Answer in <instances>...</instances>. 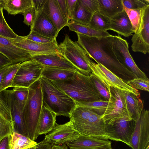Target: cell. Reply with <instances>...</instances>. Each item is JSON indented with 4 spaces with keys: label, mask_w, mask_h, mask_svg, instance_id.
Masks as SVG:
<instances>
[{
    "label": "cell",
    "mask_w": 149,
    "mask_h": 149,
    "mask_svg": "<svg viewBox=\"0 0 149 149\" xmlns=\"http://www.w3.org/2000/svg\"><path fill=\"white\" fill-rule=\"evenodd\" d=\"M57 115L47 107L43 105L39 118L38 134H46L55 126Z\"/></svg>",
    "instance_id": "603a6c76"
},
{
    "label": "cell",
    "mask_w": 149,
    "mask_h": 149,
    "mask_svg": "<svg viewBox=\"0 0 149 149\" xmlns=\"http://www.w3.org/2000/svg\"><path fill=\"white\" fill-rule=\"evenodd\" d=\"M45 138L51 145L66 144L77 138L80 134L72 127L70 121L63 124L56 123Z\"/></svg>",
    "instance_id": "5bb4252c"
},
{
    "label": "cell",
    "mask_w": 149,
    "mask_h": 149,
    "mask_svg": "<svg viewBox=\"0 0 149 149\" xmlns=\"http://www.w3.org/2000/svg\"><path fill=\"white\" fill-rule=\"evenodd\" d=\"M113 149L112 148H102V149Z\"/></svg>",
    "instance_id": "9f6ffc18"
},
{
    "label": "cell",
    "mask_w": 149,
    "mask_h": 149,
    "mask_svg": "<svg viewBox=\"0 0 149 149\" xmlns=\"http://www.w3.org/2000/svg\"><path fill=\"white\" fill-rule=\"evenodd\" d=\"M30 31H34L45 36L56 39V30L43 8L36 10Z\"/></svg>",
    "instance_id": "e0dca14e"
},
{
    "label": "cell",
    "mask_w": 149,
    "mask_h": 149,
    "mask_svg": "<svg viewBox=\"0 0 149 149\" xmlns=\"http://www.w3.org/2000/svg\"><path fill=\"white\" fill-rule=\"evenodd\" d=\"M124 10L126 12L131 22L132 30L134 33L139 24L140 17V10H132L128 9L123 6Z\"/></svg>",
    "instance_id": "b9f144b4"
},
{
    "label": "cell",
    "mask_w": 149,
    "mask_h": 149,
    "mask_svg": "<svg viewBox=\"0 0 149 149\" xmlns=\"http://www.w3.org/2000/svg\"><path fill=\"white\" fill-rule=\"evenodd\" d=\"M49 149H69L66 144L61 145H52Z\"/></svg>",
    "instance_id": "f5cc1de1"
},
{
    "label": "cell",
    "mask_w": 149,
    "mask_h": 149,
    "mask_svg": "<svg viewBox=\"0 0 149 149\" xmlns=\"http://www.w3.org/2000/svg\"><path fill=\"white\" fill-rule=\"evenodd\" d=\"M2 4L0 5V35L6 38H15L17 35L9 26L4 17Z\"/></svg>",
    "instance_id": "d590c367"
},
{
    "label": "cell",
    "mask_w": 149,
    "mask_h": 149,
    "mask_svg": "<svg viewBox=\"0 0 149 149\" xmlns=\"http://www.w3.org/2000/svg\"><path fill=\"white\" fill-rule=\"evenodd\" d=\"M109 37L113 50L120 63L138 78L148 79L134 61L129 52L127 41L119 35H111Z\"/></svg>",
    "instance_id": "30bf717a"
},
{
    "label": "cell",
    "mask_w": 149,
    "mask_h": 149,
    "mask_svg": "<svg viewBox=\"0 0 149 149\" xmlns=\"http://www.w3.org/2000/svg\"><path fill=\"white\" fill-rule=\"evenodd\" d=\"M6 90H2L0 88V116L9 122L13 127L10 107L6 96Z\"/></svg>",
    "instance_id": "d6a6232c"
},
{
    "label": "cell",
    "mask_w": 149,
    "mask_h": 149,
    "mask_svg": "<svg viewBox=\"0 0 149 149\" xmlns=\"http://www.w3.org/2000/svg\"><path fill=\"white\" fill-rule=\"evenodd\" d=\"M109 91L113 102L111 107L101 117L104 123L112 125L120 120H132L127 109L125 91L111 86Z\"/></svg>",
    "instance_id": "52a82bcc"
},
{
    "label": "cell",
    "mask_w": 149,
    "mask_h": 149,
    "mask_svg": "<svg viewBox=\"0 0 149 149\" xmlns=\"http://www.w3.org/2000/svg\"><path fill=\"white\" fill-rule=\"evenodd\" d=\"M98 11L109 18L123 11L122 0H98Z\"/></svg>",
    "instance_id": "484cf974"
},
{
    "label": "cell",
    "mask_w": 149,
    "mask_h": 149,
    "mask_svg": "<svg viewBox=\"0 0 149 149\" xmlns=\"http://www.w3.org/2000/svg\"><path fill=\"white\" fill-rule=\"evenodd\" d=\"M93 14L84 8L79 0H77L73 17L70 21L89 26Z\"/></svg>",
    "instance_id": "f546056e"
},
{
    "label": "cell",
    "mask_w": 149,
    "mask_h": 149,
    "mask_svg": "<svg viewBox=\"0 0 149 149\" xmlns=\"http://www.w3.org/2000/svg\"><path fill=\"white\" fill-rule=\"evenodd\" d=\"M44 66L69 69H76L68 61L60 54H34L32 57Z\"/></svg>",
    "instance_id": "7402d4cb"
},
{
    "label": "cell",
    "mask_w": 149,
    "mask_h": 149,
    "mask_svg": "<svg viewBox=\"0 0 149 149\" xmlns=\"http://www.w3.org/2000/svg\"><path fill=\"white\" fill-rule=\"evenodd\" d=\"M76 70L44 66L41 77L51 81L66 80L73 76Z\"/></svg>",
    "instance_id": "d4e9b609"
},
{
    "label": "cell",
    "mask_w": 149,
    "mask_h": 149,
    "mask_svg": "<svg viewBox=\"0 0 149 149\" xmlns=\"http://www.w3.org/2000/svg\"><path fill=\"white\" fill-rule=\"evenodd\" d=\"M138 27L131 39L132 50L144 54L149 52V4L140 10Z\"/></svg>",
    "instance_id": "8fae6325"
},
{
    "label": "cell",
    "mask_w": 149,
    "mask_h": 149,
    "mask_svg": "<svg viewBox=\"0 0 149 149\" xmlns=\"http://www.w3.org/2000/svg\"><path fill=\"white\" fill-rule=\"evenodd\" d=\"M11 135L7 136L0 141V149H10Z\"/></svg>",
    "instance_id": "7dc6e473"
},
{
    "label": "cell",
    "mask_w": 149,
    "mask_h": 149,
    "mask_svg": "<svg viewBox=\"0 0 149 149\" xmlns=\"http://www.w3.org/2000/svg\"><path fill=\"white\" fill-rule=\"evenodd\" d=\"M111 143L108 140L80 135L77 138L66 144L70 149H100L111 148Z\"/></svg>",
    "instance_id": "ac0fdd59"
},
{
    "label": "cell",
    "mask_w": 149,
    "mask_h": 149,
    "mask_svg": "<svg viewBox=\"0 0 149 149\" xmlns=\"http://www.w3.org/2000/svg\"><path fill=\"white\" fill-rule=\"evenodd\" d=\"M12 64L10 60L5 55L0 52V69Z\"/></svg>",
    "instance_id": "c3c4849f"
},
{
    "label": "cell",
    "mask_w": 149,
    "mask_h": 149,
    "mask_svg": "<svg viewBox=\"0 0 149 149\" xmlns=\"http://www.w3.org/2000/svg\"><path fill=\"white\" fill-rule=\"evenodd\" d=\"M11 90L15 101L22 112L28 98L29 88L16 87H14Z\"/></svg>",
    "instance_id": "836d02e7"
},
{
    "label": "cell",
    "mask_w": 149,
    "mask_h": 149,
    "mask_svg": "<svg viewBox=\"0 0 149 149\" xmlns=\"http://www.w3.org/2000/svg\"><path fill=\"white\" fill-rule=\"evenodd\" d=\"M43 9L56 28L58 35L60 31L67 26L68 22L60 11L56 0H47Z\"/></svg>",
    "instance_id": "44dd1931"
},
{
    "label": "cell",
    "mask_w": 149,
    "mask_h": 149,
    "mask_svg": "<svg viewBox=\"0 0 149 149\" xmlns=\"http://www.w3.org/2000/svg\"><path fill=\"white\" fill-rule=\"evenodd\" d=\"M44 66L33 59L21 63L13 81L12 87L29 88L40 79Z\"/></svg>",
    "instance_id": "9c48e42d"
},
{
    "label": "cell",
    "mask_w": 149,
    "mask_h": 149,
    "mask_svg": "<svg viewBox=\"0 0 149 149\" xmlns=\"http://www.w3.org/2000/svg\"><path fill=\"white\" fill-rule=\"evenodd\" d=\"M58 50L77 70L86 75H90L91 73L87 62L88 56L77 41L72 40L66 33L63 41L58 45Z\"/></svg>",
    "instance_id": "8992f818"
},
{
    "label": "cell",
    "mask_w": 149,
    "mask_h": 149,
    "mask_svg": "<svg viewBox=\"0 0 149 149\" xmlns=\"http://www.w3.org/2000/svg\"><path fill=\"white\" fill-rule=\"evenodd\" d=\"M76 33L77 43L88 57L97 63L102 65L126 83L138 78L118 60L113 50L110 36L96 37Z\"/></svg>",
    "instance_id": "6da1fadb"
},
{
    "label": "cell",
    "mask_w": 149,
    "mask_h": 149,
    "mask_svg": "<svg viewBox=\"0 0 149 149\" xmlns=\"http://www.w3.org/2000/svg\"><path fill=\"white\" fill-rule=\"evenodd\" d=\"M84 8L89 12L93 14L99 10L98 0H79Z\"/></svg>",
    "instance_id": "7bdbcfd3"
},
{
    "label": "cell",
    "mask_w": 149,
    "mask_h": 149,
    "mask_svg": "<svg viewBox=\"0 0 149 149\" xmlns=\"http://www.w3.org/2000/svg\"><path fill=\"white\" fill-rule=\"evenodd\" d=\"M123 6L132 10H140L149 4V0H122Z\"/></svg>",
    "instance_id": "ab89813d"
},
{
    "label": "cell",
    "mask_w": 149,
    "mask_h": 149,
    "mask_svg": "<svg viewBox=\"0 0 149 149\" xmlns=\"http://www.w3.org/2000/svg\"><path fill=\"white\" fill-rule=\"evenodd\" d=\"M110 30L127 38L132 35V24L124 10L110 18Z\"/></svg>",
    "instance_id": "ffe728a7"
},
{
    "label": "cell",
    "mask_w": 149,
    "mask_h": 149,
    "mask_svg": "<svg viewBox=\"0 0 149 149\" xmlns=\"http://www.w3.org/2000/svg\"><path fill=\"white\" fill-rule=\"evenodd\" d=\"M21 63L12 64L9 65L1 81L0 88L2 90L12 87L13 81Z\"/></svg>",
    "instance_id": "e575fe53"
},
{
    "label": "cell",
    "mask_w": 149,
    "mask_h": 149,
    "mask_svg": "<svg viewBox=\"0 0 149 149\" xmlns=\"http://www.w3.org/2000/svg\"><path fill=\"white\" fill-rule=\"evenodd\" d=\"M3 9L8 14H23L27 8L33 6L32 0H3Z\"/></svg>",
    "instance_id": "4316f807"
},
{
    "label": "cell",
    "mask_w": 149,
    "mask_h": 149,
    "mask_svg": "<svg viewBox=\"0 0 149 149\" xmlns=\"http://www.w3.org/2000/svg\"><path fill=\"white\" fill-rule=\"evenodd\" d=\"M135 122L133 120L122 119L112 125L106 124L105 130L109 139L121 141L130 146Z\"/></svg>",
    "instance_id": "4fadbf2b"
},
{
    "label": "cell",
    "mask_w": 149,
    "mask_h": 149,
    "mask_svg": "<svg viewBox=\"0 0 149 149\" xmlns=\"http://www.w3.org/2000/svg\"><path fill=\"white\" fill-rule=\"evenodd\" d=\"M0 52L6 56L12 64L22 63L32 59L34 54L20 48L8 38L0 35Z\"/></svg>",
    "instance_id": "2e32d148"
},
{
    "label": "cell",
    "mask_w": 149,
    "mask_h": 149,
    "mask_svg": "<svg viewBox=\"0 0 149 149\" xmlns=\"http://www.w3.org/2000/svg\"><path fill=\"white\" fill-rule=\"evenodd\" d=\"M29 88L28 98L22 113L28 137L34 141L39 136L38 124L43 105L40 79Z\"/></svg>",
    "instance_id": "5b68a950"
},
{
    "label": "cell",
    "mask_w": 149,
    "mask_h": 149,
    "mask_svg": "<svg viewBox=\"0 0 149 149\" xmlns=\"http://www.w3.org/2000/svg\"><path fill=\"white\" fill-rule=\"evenodd\" d=\"M36 10L33 6L26 9L22 14L24 17L23 23L30 26L32 25L36 15Z\"/></svg>",
    "instance_id": "ee69618b"
},
{
    "label": "cell",
    "mask_w": 149,
    "mask_h": 149,
    "mask_svg": "<svg viewBox=\"0 0 149 149\" xmlns=\"http://www.w3.org/2000/svg\"><path fill=\"white\" fill-rule=\"evenodd\" d=\"M17 47L37 54H60L58 50L57 42L48 44L38 43L17 35L15 38H8Z\"/></svg>",
    "instance_id": "9a60e30c"
},
{
    "label": "cell",
    "mask_w": 149,
    "mask_h": 149,
    "mask_svg": "<svg viewBox=\"0 0 149 149\" xmlns=\"http://www.w3.org/2000/svg\"><path fill=\"white\" fill-rule=\"evenodd\" d=\"M90 76L95 88L103 100L109 101L110 97L109 90L94 74L91 73Z\"/></svg>",
    "instance_id": "8d00e7d4"
},
{
    "label": "cell",
    "mask_w": 149,
    "mask_h": 149,
    "mask_svg": "<svg viewBox=\"0 0 149 149\" xmlns=\"http://www.w3.org/2000/svg\"><path fill=\"white\" fill-rule=\"evenodd\" d=\"M69 21L71 20L73 15L77 0H65Z\"/></svg>",
    "instance_id": "f6af8a7d"
},
{
    "label": "cell",
    "mask_w": 149,
    "mask_h": 149,
    "mask_svg": "<svg viewBox=\"0 0 149 149\" xmlns=\"http://www.w3.org/2000/svg\"><path fill=\"white\" fill-rule=\"evenodd\" d=\"M38 144L35 149H49L52 145L45 139Z\"/></svg>",
    "instance_id": "f907efd6"
},
{
    "label": "cell",
    "mask_w": 149,
    "mask_h": 149,
    "mask_svg": "<svg viewBox=\"0 0 149 149\" xmlns=\"http://www.w3.org/2000/svg\"><path fill=\"white\" fill-rule=\"evenodd\" d=\"M11 136L10 149H27L37 143L29 137L15 132Z\"/></svg>",
    "instance_id": "4dcf8cb0"
},
{
    "label": "cell",
    "mask_w": 149,
    "mask_h": 149,
    "mask_svg": "<svg viewBox=\"0 0 149 149\" xmlns=\"http://www.w3.org/2000/svg\"><path fill=\"white\" fill-rule=\"evenodd\" d=\"M91 73L96 77L109 90L110 86L130 92L137 96H140L138 90L132 88L102 64L96 63L89 57L87 60Z\"/></svg>",
    "instance_id": "ba28073f"
},
{
    "label": "cell",
    "mask_w": 149,
    "mask_h": 149,
    "mask_svg": "<svg viewBox=\"0 0 149 149\" xmlns=\"http://www.w3.org/2000/svg\"><path fill=\"white\" fill-rule=\"evenodd\" d=\"M110 96L109 101L101 100L77 104L102 116L106 110L108 109L111 107L113 102V99L110 95Z\"/></svg>",
    "instance_id": "f1b7e54d"
},
{
    "label": "cell",
    "mask_w": 149,
    "mask_h": 149,
    "mask_svg": "<svg viewBox=\"0 0 149 149\" xmlns=\"http://www.w3.org/2000/svg\"><path fill=\"white\" fill-rule=\"evenodd\" d=\"M38 143H37V144L35 146H32V147H31L30 148H27V149H35L37 147V146H38Z\"/></svg>",
    "instance_id": "db71d44e"
},
{
    "label": "cell",
    "mask_w": 149,
    "mask_h": 149,
    "mask_svg": "<svg viewBox=\"0 0 149 149\" xmlns=\"http://www.w3.org/2000/svg\"><path fill=\"white\" fill-rule=\"evenodd\" d=\"M6 90V96L10 107L14 132L28 137L22 111L20 109L14 98L11 90Z\"/></svg>",
    "instance_id": "d6986e66"
},
{
    "label": "cell",
    "mask_w": 149,
    "mask_h": 149,
    "mask_svg": "<svg viewBox=\"0 0 149 149\" xmlns=\"http://www.w3.org/2000/svg\"><path fill=\"white\" fill-rule=\"evenodd\" d=\"M40 80L43 104L57 116L69 117L76 102L51 81L42 77Z\"/></svg>",
    "instance_id": "277c9868"
},
{
    "label": "cell",
    "mask_w": 149,
    "mask_h": 149,
    "mask_svg": "<svg viewBox=\"0 0 149 149\" xmlns=\"http://www.w3.org/2000/svg\"><path fill=\"white\" fill-rule=\"evenodd\" d=\"M24 37L27 39L42 44L50 43L57 41L56 39L45 36L33 31H30L27 36Z\"/></svg>",
    "instance_id": "f35d334b"
},
{
    "label": "cell",
    "mask_w": 149,
    "mask_h": 149,
    "mask_svg": "<svg viewBox=\"0 0 149 149\" xmlns=\"http://www.w3.org/2000/svg\"><path fill=\"white\" fill-rule=\"evenodd\" d=\"M128 85L136 90L149 91V79L142 78H134L127 82Z\"/></svg>",
    "instance_id": "74e56055"
},
{
    "label": "cell",
    "mask_w": 149,
    "mask_h": 149,
    "mask_svg": "<svg viewBox=\"0 0 149 149\" xmlns=\"http://www.w3.org/2000/svg\"><path fill=\"white\" fill-rule=\"evenodd\" d=\"M67 26L70 31L86 36L96 37H108L111 35L107 31L94 29L89 26L82 25L72 21H69Z\"/></svg>",
    "instance_id": "83f0119b"
},
{
    "label": "cell",
    "mask_w": 149,
    "mask_h": 149,
    "mask_svg": "<svg viewBox=\"0 0 149 149\" xmlns=\"http://www.w3.org/2000/svg\"><path fill=\"white\" fill-rule=\"evenodd\" d=\"M47 0H32L33 6L36 10L43 9Z\"/></svg>",
    "instance_id": "681fc988"
},
{
    "label": "cell",
    "mask_w": 149,
    "mask_h": 149,
    "mask_svg": "<svg viewBox=\"0 0 149 149\" xmlns=\"http://www.w3.org/2000/svg\"><path fill=\"white\" fill-rule=\"evenodd\" d=\"M132 149H146L149 147V111L143 109L135 122L130 143Z\"/></svg>",
    "instance_id": "7c38bea8"
},
{
    "label": "cell",
    "mask_w": 149,
    "mask_h": 149,
    "mask_svg": "<svg viewBox=\"0 0 149 149\" xmlns=\"http://www.w3.org/2000/svg\"><path fill=\"white\" fill-rule=\"evenodd\" d=\"M58 5L62 14L66 20L69 22L68 14L65 0H56Z\"/></svg>",
    "instance_id": "bcb514c9"
},
{
    "label": "cell",
    "mask_w": 149,
    "mask_h": 149,
    "mask_svg": "<svg viewBox=\"0 0 149 149\" xmlns=\"http://www.w3.org/2000/svg\"><path fill=\"white\" fill-rule=\"evenodd\" d=\"M10 65L6 66L0 69V88L2 78L8 70Z\"/></svg>",
    "instance_id": "816d5d0a"
},
{
    "label": "cell",
    "mask_w": 149,
    "mask_h": 149,
    "mask_svg": "<svg viewBox=\"0 0 149 149\" xmlns=\"http://www.w3.org/2000/svg\"><path fill=\"white\" fill-rule=\"evenodd\" d=\"M3 0H0V5L3 3Z\"/></svg>",
    "instance_id": "11a10c76"
},
{
    "label": "cell",
    "mask_w": 149,
    "mask_h": 149,
    "mask_svg": "<svg viewBox=\"0 0 149 149\" xmlns=\"http://www.w3.org/2000/svg\"><path fill=\"white\" fill-rule=\"evenodd\" d=\"M127 109L133 120L136 122L140 118L143 108V101L140 96L125 91Z\"/></svg>",
    "instance_id": "cb8c5ba5"
},
{
    "label": "cell",
    "mask_w": 149,
    "mask_h": 149,
    "mask_svg": "<svg viewBox=\"0 0 149 149\" xmlns=\"http://www.w3.org/2000/svg\"><path fill=\"white\" fill-rule=\"evenodd\" d=\"M13 132L12 125L0 116V141L5 137L12 134Z\"/></svg>",
    "instance_id": "60d3db41"
},
{
    "label": "cell",
    "mask_w": 149,
    "mask_h": 149,
    "mask_svg": "<svg viewBox=\"0 0 149 149\" xmlns=\"http://www.w3.org/2000/svg\"><path fill=\"white\" fill-rule=\"evenodd\" d=\"M146 149H149V147H148V148H147Z\"/></svg>",
    "instance_id": "6f0895ef"
},
{
    "label": "cell",
    "mask_w": 149,
    "mask_h": 149,
    "mask_svg": "<svg viewBox=\"0 0 149 149\" xmlns=\"http://www.w3.org/2000/svg\"><path fill=\"white\" fill-rule=\"evenodd\" d=\"M98 115L77 104L69 117L73 128L80 135L108 140L106 124Z\"/></svg>",
    "instance_id": "7a4b0ae2"
},
{
    "label": "cell",
    "mask_w": 149,
    "mask_h": 149,
    "mask_svg": "<svg viewBox=\"0 0 149 149\" xmlns=\"http://www.w3.org/2000/svg\"><path fill=\"white\" fill-rule=\"evenodd\" d=\"M51 81L77 104L103 100L95 88L90 76L77 69L73 76L68 79Z\"/></svg>",
    "instance_id": "3957f363"
},
{
    "label": "cell",
    "mask_w": 149,
    "mask_h": 149,
    "mask_svg": "<svg viewBox=\"0 0 149 149\" xmlns=\"http://www.w3.org/2000/svg\"><path fill=\"white\" fill-rule=\"evenodd\" d=\"M110 18L101 14L98 11L92 15L89 27L100 31H107L110 30Z\"/></svg>",
    "instance_id": "1f68e13d"
}]
</instances>
